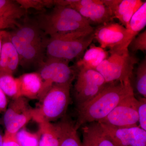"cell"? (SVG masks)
Returning <instances> with one entry per match:
<instances>
[{"mask_svg":"<svg viewBox=\"0 0 146 146\" xmlns=\"http://www.w3.org/2000/svg\"><path fill=\"white\" fill-rule=\"evenodd\" d=\"M134 95L131 80L107 83L94 98L78 107L77 129L81 126L104 119L123 100Z\"/></svg>","mask_w":146,"mask_h":146,"instance_id":"obj_1","label":"cell"},{"mask_svg":"<svg viewBox=\"0 0 146 146\" xmlns=\"http://www.w3.org/2000/svg\"><path fill=\"white\" fill-rule=\"evenodd\" d=\"M36 21L45 35L50 37L94 29L74 9L57 4L49 13H39Z\"/></svg>","mask_w":146,"mask_h":146,"instance_id":"obj_2","label":"cell"},{"mask_svg":"<svg viewBox=\"0 0 146 146\" xmlns=\"http://www.w3.org/2000/svg\"><path fill=\"white\" fill-rule=\"evenodd\" d=\"M94 39V30L74 32L50 37L47 39L46 45L47 58L68 61L79 58Z\"/></svg>","mask_w":146,"mask_h":146,"instance_id":"obj_3","label":"cell"},{"mask_svg":"<svg viewBox=\"0 0 146 146\" xmlns=\"http://www.w3.org/2000/svg\"><path fill=\"white\" fill-rule=\"evenodd\" d=\"M71 84H55L40 100L39 106L33 109V119L36 122H50L62 117L70 101Z\"/></svg>","mask_w":146,"mask_h":146,"instance_id":"obj_4","label":"cell"},{"mask_svg":"<svg viewBox=\"0 0 146 146\" xmlns=\"http://www.w3.org/2000/svg\"><path fill=\"white\" fill-rule=\"evenodd\" d=\"M138 59L128 50L109 52V56L96 69L106 83L125 81L130 80L134 65Z\"/></svg>","mask_w":146,"mask_h":146,"instance_id":"obj_5","label":"cell"},{"mask_svg":"<svg viewBox=\"0 0 146 146\" xmlns=\"http://www.w3.org/2000/svg\"><path fill=\"white\" fill-rule=\"evenodd\" d=\"M70 61L47 58L41 66L38 74L42 78L43 86L39 100L50 88L55 84H71L75 77L74 69L69 66Z\"/></svg>","mask_w":146,"mask_h":146,"instance_id":"obj_6","label":"cell"},{"mask_svg":"<svg viewBox=\"0 0 146 146\" xmlns=\"http://www.w3.org/2000/svg\"><path fill=\"white\" fill-rule=\"evenodd\" d=\"M55 4L74 9L90 25L97 26L113 21L111 11L102 0H57Z\"/></svg>","mask_w":146,"mask_h":146,"instance_id":"obj_7","label":"cell"},{"mask_svg":"<svg viewBox=\"0 0 146 146\" xmlns=\"http://www.w3.org/2000/svg\"><path fill=\"white\" fill-rule=\"evenodd\" d=\"M78 69L74 85L75 98L77 107L94 98L107 84L102 76L96 70L83 68Z\"/></svg>","mask_w":146,"mask_h":146,"instance_id":"obj_8","label":"cell"},{"mask_svg":"<svg viewBox=\"0 0 146 146\" xmlns=\"http://www.w3.org/2000/svg\"><path fill=\"white\" fill-rule=\"evenodd\" d=\"M138 99L134 95L127 97L98 123L119 128L137 126L138 123Z\"/></svg>","mask_w":146,"mask_h":146,"instance_id":"obj_9","label":"cell"},{"mask_svg":"<svg viewBox=\"0 0 146 146\" xmlns=\"http://www.w3.org/2000/svg\"><path fill=\"white\" fill-rule=\"evenodd\" d=\"M33 110L25 98L21 97L13 100L4 112L5 131L16 134L33 119Z\"/></svg>","mask_w":146,"mask_h":146,"instance_id":"obj_10","label":"cell"},{"mask_svg":"<svg viewBox=\"0 0 146 146\" xmlns=\"http://www.w3.org/2000/svg\"><path fill=\"white\" fill-rule=\"evenodd\" d=\"M99 123L116 146H146V131L138 125L119 128Z\"/></svg>","mask_w":146,"mask_h":146,"instance_id":"obj_11","label":"cell"},{"mask_svg":"<svg viewBox=\"0 0 146 146\" xmlns=\"http://www.w3.org/2000/svg\"><path fill=\"white\" fill-rule=\"evenodd\" d=\"M126 33L122 25L112 21L94 28V39L102 48H109V52L117 50L121 44Z\"/></svg>","mask_w":146,"mask_h":146,"instance_id":"obj_12","label":"cell"},{"mask_svg":"<svg viewBox=\"0 0 146 146\" xmlns=\"http://www.w3.org/2000/svg\"><path fill=\"white\" fill-rule=\"evenodd\" d=\"M27 11L16 1L0 0V31L19 26Z\"/></svg>","mask_w":146,"mask_h":146,"instance_id":"obj_13","label":"cell"},{"mask_svg":"<svg viewBox=\"0 0 146 146\" xmlns=\"http://www.w3.org/2000/svg\"><path fill=\"white\" fill-rule=\"evenodd\" d=\"M102 1L110 9L114 18H117L125 28L133 14L144 3L141 0H102Z\"/></svg>","mask_w":146,"mask_h":146,"instance_id":"obj_14","label":"cell"},{"mask_svg":"<svg viewBox=\"0 0 146 146\" xmlns=\"http://www.w3.org/2000/svg\"><path fill=\"white\" fill-rule=\"evenodd\" d=\"M20 65V58L11 41L9 32L6 31L0 54V72L12 75Z\"/></svg>","mask_w":146,"mask_h":146,"instance_id":"obj_15","label":"cell"},{"mask_svg":"<svg viewBox=\"0 0 146 146\" xmlns=\"http://www.w3.org/2000/svg\"><path fill=\"white\" fill-rule=\"evenodd\" d=\"M146 25V2L133 14L126 28L125 36L118 49L114 52L128 50V47L133 39L145 28Z\"/></svg>","mask_w":146,"mask_h":146,"instance_id":"obj_16","label":"cell"},{"mask_svg":"<svg viewBox=\"0 0 146 146\" xmlns=\"http://www.w3.org/2000/svg\"><path fill=\"white\" fill-rule=\"evenodd\" d=\"M21 97L39 99L43 82L38 72L26 73L18 78Z\"/></svg>","mask_w":146,"mask_h":146,"instance_id":"obj_17","label":"cell"},{"mask_svg":"<svg viewBox=\"0 0 146 146\" xmlns=\"http://www.w3.org/2000/svg\"><path fill=\"white\" fill-rule=\"evenodd\" d=\"M54 125L58 135V146H83L72 122L63 119Z\"/></svg>","mask_w":146,"mask_h":146,"instance_id":"obj_18","label":"cell"},{"mask_svg":"<svg viewBox=\"0 0 146 146\" xmlns=\"http://www.w3.org/2000/svg\"><path fill=\"white\" fill-rule=\"evenodd\" d=\"M83 139L89 146H116L99 123H90L82 127Z\"/></svg>","mask_w":146,"mask_h":146,"instance_id":"obj_19","label":"cell"},{"mask_svg":"<svg viewBox=\"0 0 146 146\" xmlns=\"http://www.w3.org/2000/svg\"><path fill=\"white\" fill-rule=\"evenodd\" d=\"M109 52L101 47L91 44L86 50L83 57L77 61L78 68L96 70L97 67L109 56Z\"/></svg>","mask_w":146,"mask_h":146,"instance_id":"obj_20","label":"cell"},{"mask_svg":"<svg viewBox=\"0 0 146 146\" xmlns=\"http://www.w3.org/2000/svg\"><path fill=\"white\" fill-rule=\"evenodd\" d=\"M38 124L40 135L39 146H58V135L54 124L48 122Z\"/></svg>","mask_w":146,"mask_h":146,"instance_id":"obj_21","label":"cell"},{"mask_svg":"<svg viewBox=\"0 0 146 146\" xmlns=\"http://www.w3.org/2000/svg\"><path fill=\"white\" fill-rule=\"evenodd\" d=\"M0 89L13 100L21 97L18 78L12 75L0 72Z\"/></svg>","mask_w":146,"mask_h":146,"instance_id":"obj_22","label":"cell"},{"mask_svg":"<svg viewBox=\"0 0 146 146\" xmlns=\"http://www.w3.org/2000/svg\"><path fill=\"white\" fill-rule=\"evenodd\" d=\"M16 137L20 146H39V132L32 133L23 128L16 133Z\"/></svg>","mask_w":146,"mask_h":146,"instance_id":"obj_23","label":"cell"},{"mask_svg":"<svg viewBox=\"0 0 146 146\" xmlns=\"http://www.w3.org/2000/svg\"><path fill=\"white\" fill-rule=\"evenodd\" d=\"M136 89L140 95L146 98V57L139 64L136 71Z\"/></svg>","mask_w":146,"mask_h":146,"instance_id":"obj_24","label":"cell"},{"mask_svg":"<svg viewBox=\"0 0 146 146\" xmlns=\"http://www.w3.org/2000/svg\"><path fill=\"white\" fill-rule=\"evenodd\" d=\"M16 1L26 11L30 8L43 10L54 5V1L51 0H18Z\"/></svg>","mask_w":146,"mask_h":146,"instance_id":"obj_25","label":"cell"},{"mask_svg":"<svg viewBox=\"0 0 146 146\" xmlns=\"http://www.w3.org/2000/svg\"><path fill=\"white\" fill-rule=\"evenodd\" d=\"M129 47L131 50L136 52L138 50L145 51L146 50V30L136 36L131 42ZM128 47V48H129Z\"/></svg>","mask_w":146,"mask_h":146,"instance_id":"obj_26","label":"cell"},{"mask_svg":"<svg viewBox=\"0 0 146 146\" xmlns=\"http://www.w3.org/2000/svg\"><path fill=\"white\" fill-rule=\"evenodd\" d=\"M137 112L139 127L146 131V98L140 97L138 100Z\"/></svg>","mask_w":146,"mask_h":146,"instance_id":"obj_27","label":"cell"},{"mask_svg":"<svg viewBox=\"0 0 146 146\" xmlns=\"http://www.w3.org/2000/svg\"><path fill=\"white\" fill-rule=\"evenodd\" d=\"M3 146H20L18 143L16 134L9 133L5 131L3 135Z\"/></svg>","mask_w":146,"mask_h":146,"instance_id":"obj_28","label":"cell"},{"mask_svg":"<svg viewBox=\"0 0 146 146\" xmlns=\"http://www.w3.org/2000/svg\"><path fill=\"white\" fill-rule=\"evenodd\" d=\"M8 106V100L5 94L0 89V112H5Z\"/></svg>","mask_w":146,"mask_h":146,"instance_id":"obj_29","label":"cell"},{"mask_svg":"<svg viewBox=\"0 0 146 146\" xmlns=\"http://www.w3.org/2000/svg\"><path fill=\"white\" fill-rule=\"evenodd\" d=\"M6 31H0V54L1 51L2 47L3 39L4 35L5 34Z\"/></svg>","mask_w":146,"mask_h":146,"instance_id":"obj_30","label":"cell"},{"mask_svg":"<svg viewBox=\"0 0 146 146\" xmlns=\"http://www.w3.org/2000/svg\"><path fill=\"white\" fill-rule=\"evenodd\" d=\"M0 146H3V135L0 133Z\"/></svg>","mask_w":146,"mask_h":146,"instance_id":"obj_31","label":"cell"},{"mask_svg":"<svg viewBox=\"0 0 146 146\" xmlns=\"http://www.w3.org/2000/svg\"><path fill=\"white\" fill-rule=\"evenodd\" d=\"M83 146H89L87 142L85 140L83 139V143H82Z\"/></svg>","mask_w":146,"mask_h":146,"instance_id":"obj_32","label":"cell"}]
</instances>
